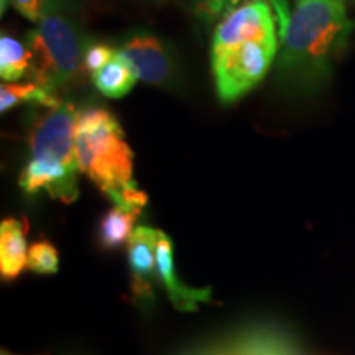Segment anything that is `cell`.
<instances>
[{
	"instance_id": "6da1fadb",
	"label": "cell",
	"mask_w": 355,
	"mask_h": 355,
	"mask_svg": "<svg viewBox=\"0 0 355 355\" xmlns=\"http://www.w3.org/2000/svg\"><path fill=\"white\" fill-rule=\"evenodd\" d=\"M343 0H296L282 37L278 79L288 91L311 92L329 78L352 32Z\"/></svg>"
},
{
	"instance_id": "7a4b0ae2",
	"label": "cell",
	"mask_w": 355,
	"mask_h": 355,
	"mask_svg": "<svg viewBox=\"0 0 355 355\" xmlns=\"http://www.w3.org/2000/svg\"><path fill=\"white\" fill-rule=\"evenodd\" d=\"M76 114L73 102L61 101L35 117L28 130L30 155L19 176L25 196L46 193L64 204L79 198Z\"/></svg>"
},
{
	"instance_id": "3957f363",
	"label": "cell",
	"mask_w": 355,
	"mask_h": 355,
	"mask_svg": "<svg viewBox=\"0 0 355 355\" xmlns=\"http://www.w3.org/2000/svg\"><path fill=\"white\" fill-rule=\"evenodd\" d=\"M76 158L79 171L114 206L144 211L148 196L133 180V152L121 122L107 109L87 105L78 110Z\"/></svg>"
},
{
	"instance_id": "277c9868",
	"label": "cell",
	"mask_w": 355,
	"mask_h": 355,
	"mask_svg": "<svg viewBox=\"0 0 355 355\" xmlns=\"http://www.w3.org/2000/svg\"><path fill=\"white\" fill-rule=\"evenodd\" d=\"M66 10L63 3L51 6L25 42L32 55L28 78L53 94L78 76L86 44Z\"/></svg>"
},
{
	"instance_id": "5b68a950",
	"label": "cell",
	"mask_w": 355,
	"mask_h": 355,
	"mask_svg": "<svg viewBox=\"0 0 355 355\" xmlns=\"http://www.w3.org/2000/svg\"><path fill=\"white\" fill-rule=\"evenodd\" d=\"M277 51L278 38H247L211 53L220 102L229 104L252 91L272 68Z\"/></svg>"
},
{
	"instance_id": "8992f818",
	"label": "cell",
	"mask_w": 355,
	"mask_h": 355,
	"mask_svg": "<svg viewBox=\"0 0 355 355\" xmlns=\"http://www.w3.org/2000/svg\"><path fill=\"white\" fill-rule=\"evenodd\" d=\"M119 53L135 71L139 81L157 87H173L178 81V61L166 42L148 32H133L123 40Z\"/></svg>"
},
{
	"instance_id": "52a82bcc",
	"label": "cell",
	"mask_w": 355,
	"mask_h": 355,
	"mask_svg": "<svg viewBox=\"0 0 355 355\" xmlns=\"http://www.w3.org/2000/svg\"><path fill=\"white\" fill-rule=\"evenodd\" d=\"M158 232L148 225H137L127 243L132 295L140 306H150L155 301Z\"/></svg>"
},
{
	"instance_id": "ba28073f",
	"label": "cell",
	"mask_w": 355,
	"mask_h": 355,
	"mask_svg": "<svg viewBox=\"0 0 355 355\" xmlns=\"http://www.w3.org/2000/svg\"><path fill=\"white\" fill-rule=\"evenodd\" d=\"M227 340L232 355H303L290 332L273 322H250Z\"/></svg>"
},
{
	"instance_id": "9c48e42d",
	"label": "cell",
	"mask_w": 355,
	"mask_h": 355,
	"mask_svg": "<svg viewBox=\"0 0 355 355\" xmlns=\"http://www.w3.org/2000/svg\"><path fill=\"white\" fill-rule=\"evenodd\" d=\"M173 241L159 230L157 241V277L165 286L168 298L178 311H196L212 300L211 288H191L181 282L175 268Z\"/></svg>"
},
{
	"instance_id": "30bf717a",
	"label": "cell",
	"mask_w": 355,
	"mask_h": 355,
	"mask_svg": "<svg viewBox=\"0 0 355 355\" xmlns=\"http://www.w3.org/2000/svg\"><path fill=\"white\" fill-rule=\"evenodd\" d=\"M26 220L15 217H7L0 224V275L3 282H12L26 268Z\"/></svg>"
},
{
	"instance_id": "8fae6325",
	"label": "cell",
	"mask_w": 355,
	"mask_h": 355,
	"mask_svg": "<svg viewBox=\"0 0 355 355\" xmlns=\"http://www.w3.org/2000/svg\"><path fill=\"white\" fill-rule=\"evenodd\" d=\"M141 214V209L114 206L101 217L97 225V243L102 250L114 252L122 248L130 241L135 222Z\"/></svg>"
},
{
	"instance_id": "7c38bea8",
	"label": "cell",
	"mask_w": 355,
	"mask_h": 355,
	"mask_svg": "<svg viewBox=\"0 0 355 355\" xmlns=\"http://www.w3.org/2000/svg\"><path fill=\"white\" fill-rule=\"evenodd\" d=\"M91 78L97 91L105 97H110V99L127 96L135 86V83L139 81L135 71L119 50L114 60L109 61L104 68L96 71Z\"/></svg>"
},
{
	"instance_id": "4fadbf2b",
	"label": "cell",
	"mask_w": 355,
	"mask_h": 355,
	"mask_svg": "<svg viewBox=\"0 0 355 355\" xmlns=\"http://www.w3.org/2000/svg\"><path fill=\"white\" fill-rule=\"evenodd\" d=\"M32 55L26 43L19 42L10 35L0 37V78L3 83H17L28 78Z\"/></svg>"
},
{
	"instance_id": "5bb4252c",
	"label": "cell",
	"mask_w": 355,
	"mask_h": 355,
	"mask_svg": "<svg viewBox=\"0 0 355 355\" xmlns=\"http://www.w3.org/2000/svg\"><path fill=\"white\" fill-rule=\"evenodd\" d=\"M61 99L46 91L37 83H2L0 86V110L6 114L7 110L20 104H38L42 107H53L60 104Z\"/></svg>"
},
{
	"instance_id": "9a60e30c",
	"label": "cell",
	"mask_w": 355,
	"mask_h": 355,
	"mask_svg": "<svg viewBox=\"0 0 355 355\" xmlns=\"http://www.w3.org/2000/svg\"><path fill=\"white\" fill-rule=\"evenodd\" d=\"M243 0H194V10L206 24H214L216 20H222L227 13L235 10ZM273 6L275 15L278 21V35L282 37L290 24L291 10L288 0H270Z\"/></svg>"
},
{
	"instance_id": "2e32d148",
	"label": "cell",
	"mask_w": 355,
	"mask_h": 355,
	"mask_svg": "<svg viewBox=\"0 0 355 355\" xmlns=\"http://www.w3.org/2000/svg\"><path fill=\"white\" fill-rule=\"evenodd\" d=\"M26 270L37 275H55L60 270V254L50 241L42 239L28 248Z\"/></svg>"
},
{
	"instance_id": "e0dca14e",
	"label": "cell",
	"mask_w": 355,
	"mask_h": 355,
	"mask_svg": "<svg viewBox=\"0 0 355 355\" xmlns=\"http://www.w3.org/2000/svg\"><path fill=\"white\" fill-rule=\"evenodd\" d=\"M115 55H117V50L105 43L92 42L84 44V53H83V66L87 73L92 74L101 68H104L109 61H112Z\"/></svg>"
},
{
	"instance_id": "ac0fdd59",
	"label": "cell",
	"mask_w": 355,
	"mask_h": 355,
	"mask_svg": "<svg viewBox=\"0 0 355 355\" xmlns=\"http://www.w3.org/2000/svg\"><path fill=\"white\" fill-rule=\"evenodd\" d=\"M10 3L26 20L33 21V24H40L44 13L50 10V7L61 2L60 0H10Z\"/></svg>"
},
{
	"instance_id": "d6986e66",
	"label": "cell",
	"mask_w": 355,
	"mask_h": 355,
	"mask_svg": "<svg viewBox=\"0 0 355 355\" xmlns=\"http://www.w3.org/2000/svg\"><path fill=\"white\" fill-rule=\"evenodd\" d=\"M184 355H232V352H230L227 340L222 339V340H217V343H211V344L201 345V347L198 349H193L191 352Z\"/></svg>"
},
{
	"instance_id": "ffe728a7",
	"label": "cell",
	"mask_w": 355,
	"mask_h": 355,
	"mask_svg": "<svg viewBox=\"0 0 355 355\" xmlns=\"http://www.w3.org/2000/svg\"><path fill=\"white\" fill-rule=\"evenodd\" d=\"M60 2L61 3H63V6H66V7H71V6H73V0H60Z\"/></svg>"
},
{
	"instance_id": "44dd1931",
	"label": "cell",
	"mask_w": 355,
	"mask_h": 355,
	"mask_svg": "<svg viewBox=\"0 0 355 355\" xmlns=\"http://www.w3.org/2000/svg\"><path fill=\"white\" fill-rule=\"evenodd\" d=\"M2 355H13V354H8V352H6V350H3Z\"/></svg>"
},
{
	"instance_id": "7402d4cb",
	"label": "cell",
	"mask_w": 355,
	"mask_h": 355,
	"mask_svg": "<svg viewBox=\"0 0 355 355\" xmlns=\"http://www.w3.org/2000/svg\"><path fill=\"white\" fill-rule=\"evenodd\" d=\"M343 2H344V0H343Z\"/></svg>"
}]
</instances>
